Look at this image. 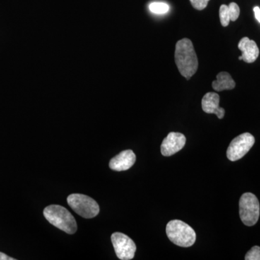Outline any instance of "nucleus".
<instances>
[{
  "mask_svg": "<svg viewBox=\"0 0 260 260\" xmlns=\"http://www.w3.org/2000/svg\"><path fill=\"white\" fill-rule=\"evenodd\" d=\"M136 155L132 150H124L109 162V168L116 172L126 171L134 165Z\"/></svg>",
  "mask_w": 260,
  "mask_h": 260,
  "instance_id": "9",
  "label": "nucleus"
},
{
  "mask_svg": "<svg viewBox=\"0 0 260 260\" xmlns=\"http://www.w3.org/2000/svg\"><path fill=\"white\" fill-rule=\"evenodd\" d=\"M246 260H260V247L258 246H253L252 248L246 253Z\"/></svg>",
  "mask_w": 260,
  "mask_h": 260,
  "instance_id": "15",
  "label": "nucleus"
},
{
  "mask_svg": "<svg viewBox=\"0 0 260 260\" xmlns=\"http://www.w3.org/2000/svg\"><path fill=\"white\" fill-rule=\"evenodd\" d=\"M44 215L51 225L67 234H74L78 230L74 216L61 205H49L44 209Z\"/></svg>",
  "mask_w": 260,
  "mask_h": 260,
  "instance_id": "2",
  "label": "nucleus"
},
{
  "mask_svg": "<svg viewBox=\"0 0 260 260\" xmlns=\"http://www.w3.org/2000/svg\"><path fill=\"white\" fill-rule=\"evenodd\" d=\"M217 80L212 83L214 90L220 92L223 90H232L235 88L236 83L232 77L227 72H220L217 75Z\"/></svg>",
  "mask_w": 260,
  "mask_h": 260,
  "instance_id": "12",
  "label": "nucleus"
},
{
  "mask_svg": "<svg viewBox=\"0 0 260 260\" xmlns=\"http://www.w3.org/2000/svg\"><path fill=\"white\" fill-rule=\"evenodd\" d=\"M174 59L179 73L189 80L198 71V59L192 42L182 39L176 44Z\"/></svg>",
  "mask_w": 260,
  "mask_h": 260,
  "instance_id": "1",
  "label": "nucleus"
},
{
  "mask_svg": "<svg viewBox=\"0 0 260 260\" xmlns=\"http://www.w3.org/2000/svg\"><path fill=\"white\" fill-rule=\"evenodd\" d=\"M186 139L180 133H169L167 138L162 140L160 151L164 156H171L180 151L186 144Z\"/></svg>",
  "mask_w": 260,
  "mask_h": 260,
  "instance_id": "8",
  "label": "nucleus"
},
{
  "mask_svg": "<svg viewBox=\"0 0 260 260\" xmlns=\"http://www.w3.org/2000/svg\"><path fill=\"white\" fill-rule=\"evenodd\" d=\"M255 143L254 136L250 133H243L231 142L227 150V158L232 161L242 158L250 150Z\"/></svg>",
  "mask_w": 260,
  "mask_h": 260,
  "instance_id": "6",
  "label": "nucleus"
},
{
  "mask_svg": "<svg viewBox=\"0 0 260 260\" xmlns=\"http://www.w3.org/2000/svg\"><path fill=\"white\" fill-rule=\"evenodd\" d=\"M219 17H220V23L223 27H226L229 25L231 20L233 21V16L230 8L226 5H222L219 10Z\"/></svg>",
  "mask_w": 260,
  "mask_h": 260,
  "instance_id": "13",
  "label": "nucleus"
},
{
  "mask_svg": "<svg viewBox=\"0 0 260 260\" xmlns=\"http://www.w3.org/2000/svg\"><path fill=\"white\" fill-rule=\"evenodd\" d=\"M260 206L259 200L252 193L242 194L239 200V214L244 225L252 226L257 223L259 218Z\"/></svg>",
  "mask_w": 260,
  "mask_h": 260,
  "instance_id": "4",
  "label": "nucleus"
},
{
  "mask_svg": "<svg viewBox=\"0 0 260 260\" xmlns=\"http://www.w3.org/2000/svg\"><path fill=\"white\" fill-rule=\"evenodd\" d=\"M242 51V60L246 63H252L256 61L259 54V48L254 41L250 40L248 37L241 39L238 45Z\"/></svg>",
  "mask_w": 260,
  "mask_h": 260,
  "instance_id": "11",
  "label": "nucleus"
},
{
  "mask_svg": "<svg viewBox=\"0 0 260 260\" xmlns=\"http://www.w3.org/2000/svg\"><path fill=\"white\" fill-rule=\"evenodd\" d=\"M220 96L218 93L209 92L205 94L202 99V108L207 114H215L218 119H223L225 116V109L220 107Z\"/></svg>",
  "mask_w": 260,
  "mask_h": 260,
  "instance_id": "10",
  "label": "nucleus"
},
{
  "mask_svg": "<svg viewBox=\"0 0 260 260\" xmlns=\"http://www.w3.org/2000/svg\"><path fill=\"white\" fill-rule=\"evenodd\" d=\"M68 203L75 213L84 218H95L100 211L96 202L87 195L70 194L68 198Z\"/></svg>",
  "mask_w": 260,
  "mask_h": 260,
  "instance_id": "5",
  "label": "nucleus"
},
{
  "mask_svg": "<svg viewBox=\"0 0 260 260\" xmlns=\"http://www.w3.org/2000/svg\"><path fill=\"white\" fill-rule=\"evenodd\" d=\"M149 9L155 14H164L169 10V6L166 3H153L149 6Z\"/></svg>",
  "mask_w": 260,
  "mask_h": 260,
  "instance_id": "14",
  "label": "nucleus"
},
{
  "mask_svg": "<svg viewBox=\"0 0 260 260\" xmlns=\"http://www.w3.org/2000/svg\"><path fill=\"white\" fill-rule=\"evenodd\" d=\"M189 1L194 9L203 10L208 6L210 0H189Z\"/></svg>",
  "mask_w": 260,
  "mask_h": 260,
  "instance_id": "16",
  "label": "nucleus"
},
{
  "mask_svg": "<svg viewBox=\"0 0 260 260\" xmlns=\"http://www.w3.org/2000/svg\"><path fill=\"white\" fill-rule=\"evenodd\" d=\"M239 60H242V56H239Z\"/></svg>",
  "mask_w": 260,
  "mask_h": 260,
  "instance_id": "19",
  "label": "nucleus"
},
{
  "mask_svg": "<svg viewBox=\"0 0 260 260\" xmlns=\"http://www.w3.org/2000/svg\"><path fill=\"white\" fill-rule=\"evenodd\" d=\"M167 234L171 242L181 247H189L196 241L194 229L179 220H171L168 223Z\"/></svg>",
  "mask_w": 260,
  "mask_h": 260,
  "instance_id": "3",
  "label": "nucleus"
},
{
  "mask_svg": "<svg viewBox=\"0 0 260 260\" xmlns=\"http://www.w3.org/2000/svg\"><path fill=\"white\" fill-rule=\"evenodd\" d=\"M0 260H15V259L10 257V256L7 255L4 253L0 252Z\"/></svg>",
  "mask_w": 260,
  "mask_h": 260,
  "instance_id": "18",
  "label": "nucleus"
},
{
  "mask_svg": "<svg viewBox=\"0 0 260 260\" xmlns=\"http://www.w3.org/2000/svg\"><path fill=\"white\" fill-rule=\"evenodd\" d=\"M111 239L116 256L119 259L129 260L134 258L137 247L133 239L119 232L114 233Z\"/></svg>",
  "mask_w": 260,
  "mask_h": 260,
  "instance_id": "7",
  "label": "nucleus"
},
{
  "mask_svg": "<svg viewBox=\"0 0 260 260\" xmlns=\"http://www.w3.org/2000/svg\"><path fill=\"white\" fill-rule=\"evenodd\" d=\"M254 12L256 20L260 23V8L259 7H255V8H254Z\"/></svg>",
  "mask_w": 260,
  "mask_h": 260,
  "instance_id": "17",
  "label": "nucleus"
}]
</instances>
